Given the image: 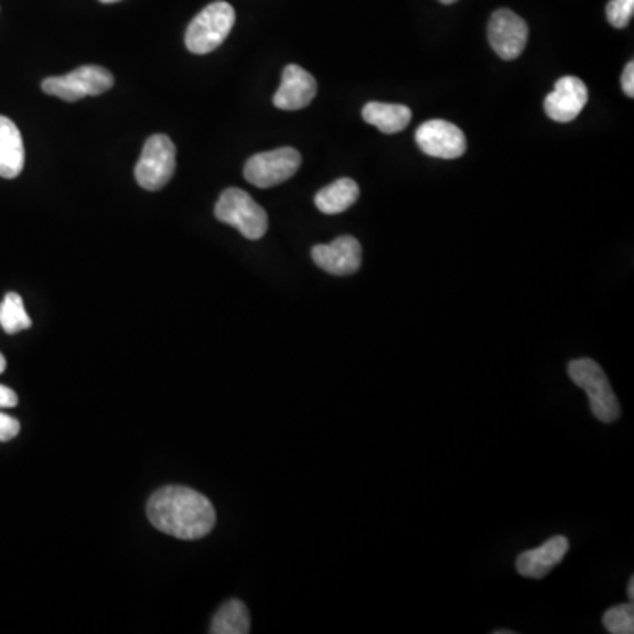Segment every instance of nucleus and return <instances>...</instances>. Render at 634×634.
I'll return each mask as SVG.
<instances>
[{
	"label": "nucleus",
	"instance_id": "8",
	"mask_svg": "<svg viewBox=\"0 0 634 634\" xmlns=\"http://www.w3.org/2000/svg\"><path fill=\"white\" fill-rule=\"evenodd\" d=\"M529 40V26L512 9H499L488 23V41L503 61L520 57Z\"/></svg>",
	"mask_w": 634,
	"mask_h": 634
},
{
	"label": "nucleus",
	"instance_id": "27",
	"mask_svg": "<svg viewBox=\"0 0 634 634\" xmlns=\"http://www.w3.org/2000/svg\"><path fill=\"white\" fill-rule=\"evenodd\" d=\"M103 4H114V2H120V0H99Z\"/></svg>",
	"mask_w": 634,
	"mask_h": 634
},
{
	"label": "nucleus",
	"instance_id": "7",
	"mask_svg": "<svg viewBox=\"0 0 634 634\" xmlns=\"http://www.w3.org/2000/svg\"><path fill=\"white\" fill-rule=\"evenodd\" d=\"M300 166H302L300 152L291 147H284L252 155L244 168V176L256 187H276L294 176Z\"/></svg>",
	"mask_w": 634,
	"mask_h": 634
},
{
	"label": "nucleus",
	"instance_id": "14",
	"mask_svg": "<svg viewBox=\"0 0 634 634\" xmlns=\"http://www.w3.org/2000/svg\"><path fill=\"white\" fill-rule=\"evenodd\" d=\"M25 166V147L17 123L0 115V176L17 179Z\"/></svg>",
	"mask_w": 634,
	"mask_h": 634
},
{
	"label": "nucleus",
	"instance_id": "23",
	"mask_svg": "<svg viewBox=\"0 0 634 634\" xmlns=\"http://www.w3.org/2000/svg\"><path fill=\"white\" fill-rule=\"evenodd\" d=\"M17 404L18 397L13 389L0 385V409H8V407H14Z\"/></svg>",
	"mask_w": 634,
	"mask_h": 634
},
{
	"label": "nucleus",
	"instance_id": "6",
	"mask_svg": "<svg viewBox=\"0 0 634 634\" xmlns=\"http://www.w3.org/2000/svg\"><path fill=\"white\" fill-rule=\"evenodd\" d=\"M110 71L101 66H82L66 76H52L41 84L44 94L58 97L62 101L76 103L88 96H101L114 87Z\"/></svg>",
	"mask_w": 634,
	"mask_h": 634
},
{
	"label": "nucleus",
	"instance_id": "20",
	"mask_svg": "<svg viewBox=\"0 0 634 634\" xmlns=\"http://www.w3.org/2000/svg\"><path fill=\"white\" fill-rule=\"evenodd\" d=\"M634 14V0H610L606 6V18L615 29H626Z\"/></svg>",
	"mask_w": 634,
	"mask_h": 634
},
{
	"label": "nucleus",
	"instance_id": "5",
	"mask_svg": "<svg viewBox=\"0 0 634 634\" xmlns=\"http://www.w3.org/2000/svg\"><path fill=\"white\" fill-rule=\"evenodd\" d=\"M176 149L170 136H150L136 164L135 176L140 187L161 191L173 179L176 168Z\"/></svg>",
	"mask_w": 634,
	"mask_h": 634
},
{
	"label": "nucleus",
	"instance_id": "9",
	"mask_svg": "<svg viewBox=\"0 0 634 634\" xmlns=\"http://www.w3.org/2000/svg\"><path fill=\"white\" fill-rule=\"evenodd\" d=\"M416 143L421 152L436 159H459L468 150V140L462 129L447 120H429L416 131Z\"/></svg>",
	"mask_w": 634,
	"mask_h": 634
},
{
	"label": "nucleus",
	"instance_id": "16",
	"mask_svg": "<svg viewBox=\"0 0 634 634\" xmlns=\"http://www.w3.org/2000/svg\"><path fill=\"white\" fill-rule=\"evenodd\" d=\"M412 111L404 105L368 103L364 108V120L377 127L385 135H397L411 123Z\"/></svg>",
	"mask_w": 634,
	"mask_h": 634
},
{
	"label": "nucleus",
	"instance_id": "3",
	"mask_svg": "<svg viewBox=\"0 0 634 634\" xmlns=\"http://www.w3.org/2000/svg\"><path fill=\"white\" fill-rule=\"evenodd\" d=\"M235 20H237V14L228 2L217 0L206 6L185 32V46L189 52L206 55L219 49L232 32Z\"/></svg>",
	"mask_w": 634,
	"mask_h": 634
},
{
	"label": "nucleus",
	"instance_id": "21",
	"mask_svg": "<svg viewBox=\"0 0 634 634\" xmlns=\"http://www.w3.org/2000/svg\"><path fill=\"white\" fill-rule=\"evenodd\" d=\"M18 433H20V421L14 420L13 416L0 412V442L11 441Z\"/></svg>",
	"mask_w": 634,
	"mask_h": 634
},
{
	"label": "nucleus",
	"instance_id": "24",
	"mask_svg": "<svg viewBox=\"0 0 634 634\" xmlns=\"http://www.w3.org/2000/svg\"><path fill=\"white\" fill-rule=\"evenodd\" d=\"M627 595H630V603L634 600V578L630 580V587H627Z\"/></svg>",
	"mask_w": 634,
	"mask_h": 634
},
{
	"label": "nucleus",
	"instance_id": "26",
	"mask_svg": "<svg viewBox=\"0 0 634 634\" xmlns=\"http://www.w3.org/2000/svg\"><path fill=\"white\" fill-rule=\"evenodd\" d=\"M439 2H441V4H455L459 0H439Z\"/></svg>",
	"mask_w": 634,
	"mask_h": 634
},
{
	"label": "nucleus",
	"instance_id": "2",
	"mask_svg": "<svg viewBox=\"0 0 634 634\" xmlns=\"http://www.w3.org/2000/svg\"><path fill=\"white\" fill-rule=\"evenodd\" d=\"M568 376L574 385L580 386L589 395L592 415L598 420L603 423H613L619 420L621 406H619L617 395L613 391L609 377L600 364H595L591 358L573 359L569 362Z\"/></svg>",
	"mask_w": 634,
	"mask_h": 634
},
{
	"label": "nucleus",
	"instance_id": "17",
	"mask_svg": "<svg viewBox=\"0 0 634 634\" xmlns=\"http://www.w3.org/2000/svg\"><path fill=\"white\" fill-rule=\"evenodd\" d=\"M250 631V615L240 600H229L212 619V634H247Z\"/></svg>",
	"mask_w": 634,
	"mask_h": 634
},
{
	"label": "nucleus",
	"instance_id": "4",
	"mask_svg": "<svg viewBox=\"0 0 634 634\" xmlns=\"http://www.w3.org/2000/svg\"><path fill=\"white\" fill-rule=\"evenodd\" d=\"M215 217L221 223L237 228L247 240H259L268 229L265 208L254 202L249 193L237 187L226 189L221 194L219 202L215 205Z\"/></svg>",
	"mask_w": 634,
	"mask_h": 634
},
{
	"label": "nucleus",
	"instance_id": "19",
	"mask_svg": "<svg viewBox=\"0 0 634 634\" xmlns=\"http://www.w3.org/2000/svg\"><path fill=\"white\" fill-rule=\"evenodd\" d=\"M604 627L612 634L634 633V606L633 603L619 604L606 610L603 617Z\"/></svg>",
	"mask_w": 634,
	"mask_h": 634
},
{
	"label": "nucleus",
	"instance_id": "15",
	"mask_svg": "<svg viewBox=\"0 0 634 634\" xmlns=\"http://www.w3.org/2000/svg\"><path fill=\"white\" fill-rule=\"evenodd\" d=\"M358 197L359 187L355 180L339 179L321 189L320 193L315 194L314 203L323 214L337 215L355 205Z\"/></svg>",
	"mask_w": 634,
	"mask_h": 634
},
{
	"label": "nucleus",
	"instance_id": "1",
	"mask_svg": "<svg viewBox=\"0 0 634 634\" xmlns=\"http://www.w3.org/2000/svg\"><path fill=\"white\" fill-rule=\"evenodd\" d=\"M150 524L173 538L194 541L214 529V506L205 495L187 486H164L147 504Z\"/></svg>",
	"mask_w": 634,
	"mask_h": 634
},
{
	"label": "nucleus",
	"instance_id": "25",
	"mask_svg": "<svg viewBox=\"0 0 634 634\" xmlns=\"http://www.w3.org/2000/svg\"><path fill=\"white\" fill-rule=\"evenodd\" d=\"M6 367H8V364H6V358L2 356V353H0V374L4 373Z\"/></svg>",
	"mask_w": 634,
	"mask_h": 634
},
{
	"label": "nucleus",
	"instance_id": "13",
	"mask_svg": "<svg viewBox=\"0 0 634 634\" xmlns=\"http://www.w3.org/2000/svg\"><path fill=\"white\" fill-rule=\"evenodd\" d=\"M568 550V538L554 536V538L542 542L541 547L520 554L516 559V569L522 577L541 580L550 573L551 569L562 562Z\"/></svg>",
	"mask_w": 634,
	"mask_h": 634
},
{
	"label": "nucleus",
	"instance_id": "10",
	"mask_svg": "<svg viewBox=\"0 0 634 634\" xmlns=\"http://www.w3.org/2000/svg\"><path fill=\"white\" fill-rule=\"evenodd\" d=\"M312 259L332 276H353L362 267V246L355 237H339L332 244L312 247Z\"/></svg>",
	"mask_w": 634,
	"mask_h": 634
},
{
	"label": "nucleus",
	"instance_id": "18",
	"mask_svg": "<svg viewBox=\"0 0 634 634\" xmlns=\"http://www.w3.org/2000/svg\"><path fill=\"white\" fill-rule=\"evenodd\" d=\"M0 326H2L9 335L31 329L32 321L29 314H26L20 294L8 293L4 300H2V303H0Z\"/></svg>",
	"mask_w": 634,
	"mask_h": 634
},
{
	"label": "nucleus",
	"instance_id": "11",
	"mask_svg": "<svg viewBox=\"0 0 634 634\" xmlns=\"http://www.w3.org/2000/svg\"><path fill=\"white\" fill-rule=\"evenodd\" d=\"M589 101V90L577 76H565L557 82L554 93L545 99V111L556 122H573Z\"/></svg>",
	"mask_w": 634,
	"mask_h": 634
},
{
	"label": "nucleus",
	"instance_id": "12",
	"mask_svg": "<svg viewBox=\"0 0 634 634\" xmlns=\"http://www.w3.org/2000/svg\"><path fill=\"white\" fill-rule=\"evenodd\" d=\"M315 96H318V82L314 76L297 64H289L282 71V79L279 90L273 96V105L279 110H302L314 101Z\"/></svg>",
	"mask_w": 634,
	"mask_h": 634
},
{
	"label": "nucleus",
	"instance_id": "22",
	"mask_svg": "<svg viewBox=\"0 0 634 634\" xmlns=\"http://www.w3.org/2000/svg\"><path fill=\"white\" fill-rule=\"evenodd\" d=\"M622 88H624L626 96L634 97V62H630L626 69H624V75H622Z\"/></svg>",
	"mask_w": 634,
	"mask_h": 634
}]
</instances>
